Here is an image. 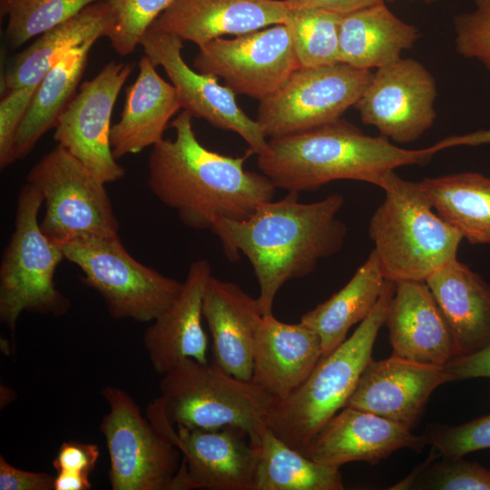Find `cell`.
Returning <instances> with one entry per match:
<instances>
[{
    "label": "cell",
    "instance_id": "1",
    "mask_svg": "<svg viewBox=\"0 0 490 490\" xmlns=\"http://www.w3.org/2000/svg\"><path fill=\"white\" fill-rule=\"evenodd\" d=\"M343 205L340 193L304 203L298 192L289 191L281 200L261 203L245 220L222 219L211 230L230 260L243 254L250 261L262 315L273 313L286 282L310 274L320 260L342 249L348 230L338 213Z\"/></svg>",
    "mask_w": 490,
    "mask_h": 490
},
{
    "label": "cell",
    "instance_id": "2",
    "mask_svg": "<svg viewBox=\"0 0 490 490\" xmlns=\"http://www.w3.org/2000/svg\"><path fill=\"white\" fill-rule=\"evenodd\" d=\"M184 110L172 122L174 139L152 146L148 161V186L153 195L196 230H211L222 219L241 220L263 202L273 200L276 188L264 174L245 170L250 150L240 157L204 147Z\"/></svg>",
    "mask_w": 490,
    "mask_h": 490
},
{
    "label": "cell",
    "instance_id": "3",
    "mask_svg": "<svg viewBox=\"0 0 490 490\" xmlns=\"http://www.w3.org/2000/svg\"><path fill=\"white\" fill-rule=\"evenodd\" d=\"M437 152L400 148L385 136H370L338 119L322 126L268 140L257 166L276 189L310 191L338 180L378 186L384 176L407 165H424Z\"/></svg>",
    "mask_w": 490,
    "mask_h": 490
},
{
    "label": "cell",
    "instance_id": "4",
    "mask_svg": "<svg viewBox=\"0 0 490 490\" xmlns=\"http://www.w3.org/2000/svg\"><path fill=\"white\" fill-rule=\"evenodd\" d=\"M378 187L385 199L369 220L368 235L386 279L426 281L457 259L462 235L435 212L418 181L391 171Z\"/></svg>",
    "mask_w": 490,
    "mask_h": 490
},
{
    "label": "cell",
    "instance_id": "5",
    "mask_svg": "<svg viewBox=\"0 0 490 490\" xmlns=\"http://www.w3.org/2000/svg\"><path fill=\"white\" fill-rule=\"evenodd\" d=\"M395 289L396 283L387 280L376 306L353 334L323 356L291 394L282 399L273 397L267 426L286 444L303 453L319 429L346 406L373 359V347Z\"/></svg>",
    "mask_w": 490,
    "mask_h": 490
},
{
    "label": "cell",
    "instance_id": "6",
    "mask_svg": "<svg viewBox=\"0 0 490 490\" xmlns=\"http://www.w3.org/2000/svg\"><path fill=\"white\" fill-rule=\"evenodd\" d=\"M159 389L160 395L152 402L174 426L211 429L230 426L246 432L254 446L268 426L273 397L216 364L184 359L162 375Z\"/></svg>",
    "mask_w": 490,
    "mask_h": 490
},
{
    "label": "cell",
    "instance_id": "7",
    "mask_svg": "<svg viewBox=\"0 0 490 490\" xmlns=\"http://www.w3.org/2000/svg\"><path fill=\"white\" fill-rule=\"evenodd\" d=\"M44 198L25 183L17 197L15 230L0 265V320L14 332L20 315L63 316L69 299L56 288L55 270L65 259L61 247L41 229L38 212Z\"/></svg>",
    "mask_w": 490,
    "mask_h": 490
},
{
    "label": "cell",
    "instance_id": "8",
    "mask_svg": "<svg viewBox=\"0 0 490 490\" xmlns=\"http://www.w3.org/2000/svg\"><path fill=\"white\" fill-rule=\"evenodd\" d=\"M65 260L79 267L82 281L103 298L110 316L152 322L176 299L183 282L135 260L120 237L58 243Z\"/></svg>",
    "mask_w": 490,
    "mask_h": 490
},
{
    "label": "cell",
    "instance_id": "9",
    "mask_svg": "<svg viewBox=\"0 0 490 490\" xmlns=\"http://www.w3.org/2000/svg\"><path fill=\"white\" fill-rule=\"evenodd\" d=\"M26 182L43 195L42 230L57 243L119 236V221L105 189L78 159L57 144L29 172Z\"/></svg>",
    "mask_w": 490,
    "mask_h": 490
},
{
    "label": "cell",
    "instance_id": "10",
    "mask_svg": "<svg viewBox=\"0 0 490 490\" xmlns=\"http://www.w3.org/2000/svg\"><path fill=\"white\" fill-rule=\"evenodd\" d=\"M109 411L100 423L109 459L113 490H174L182 456L180 449L144 417L122 388L101 391Z\"/></svg>",
    "mask_w": 490,
    "mask_h": 490
},
{
    "label": "cell",
    "instance_id": "11",
    "mask_svg": "<svg viewBox=\"0 0 490 490\" xmlns=\"http://www.w3.org/2000/svg\"><path fill=\"white\" fill-rule=\"evenodd\" d=\"M372 76L371 70L344 63L299 67L260 101L256 121L269 139L332 122L357 103Z\"/></svg>",
    "mask_w": 490,
    "mask_h": 490
},
{
    "label": "cell",
    "instance_id": "12",
    "mask_svg": "<svg viewBox=\"0 0 490 490\" xmlns=\"http://www.w3.org/2000/svg\"><path fill=\"white\" fill-rule=\"evenodd\" d=\"M146 416L181 453L174 490H253L259 450L246 432L174 426L153 403Z\"/></svg>",
    "mask_w": 490,
    "mask_h": 490
},
{
    "label": "cell",
    "instance_id": "13",
    "mask_svg": "<svg viewBox=\"0 0 490 490\" xmlns=\"http://www.w3.org/2000/svg\"><path fill=\"white\" fill-rule=\"evenodd\" d=\"M199 48L193 60L196 71L221 77L235 94L259 101L275 92L300 67L284 24L233 39L216 38Z\"/></svg>",
    "mask_w": 490,
    "mask_h": 490
},
{
    "label": "cell",
    "instance_id": "14",
    "mask_svg": "<svg viewBox=\"0 0 490 490\" xmlns=\"http://www.w3.org/2000/svg\"><path fill=\"white\" fill-rule=\"evenodd\" d=\"M133 65L109 62L80 90L60 115L54 139L105 183L116 181L125 170L111 147L110 125L117 96Z\"/></svg>",
    "mask_w": 490,
    "mask_h": 490
},
{
    "label": "cell",
    "instance_id": "15",
    "mask_svg": "<svg viewBox=\"0 0 490 490\" xmlns=\"http://www.w3.org/2000/svg\"><path fill=\"white\" fill-rule=\"evenodd\" d=\"M436 94L435 78L420 62L399 58L377 69L354 107L380 135L408 143L434 124Z\"/></svg>",
    "mask_w": 490,
    "mask_h": 490
},
{
    "label": "cell",
    "instance_id": "16",
    "mask_svg": "<svg viewBox=\"0 0 490 490\" xmlns=\"http://www.w3.org/2000/svg\"><path fill=\"white\" fill-rule=\"evenodd\" d=\"M145 55L162 66L174 86L181 107L213 126L239 134L249 150L260 155L268 140L256 120L250 118L236 102V94L218 78L191 69L183 60V40L168 33L148 30L141 40Z\"/></svg>",
    "mask_w": 490,
    "mask_h": 490
},
{
    "label": "cell",
    "instance_id": "17",
    "mask_svg": "<svg viewBox=\"0 0 490 490\" xmlns=\"http://www.w3.org/2000/svg\"><path fill=\"white\" fill-rule=\"evenodd\" d=\"M451 381L444 366L423 364L392 354L368 364L345 407L411 428L435 389Z\"/></svg>",
    "mask_w": 490,
    "mask_h": 490
},
{
    "label": "cell",
    "instance_id": "18",
    "mask_svg": "<svg viewBox=\"0 0 490 490\" xmlns=\"http://www.w3.org/2000/svg\"><path fill=\"white\" fill-rule=\"evenodd\" d=\"M425 436L375 414L344 407L313 436L303 454L322 465L339 467L353 461L372 466L402 448L421 451Z\"/></svg>",
    "mask_w": 490,
    "mask_h": 490
},
{
    "label": "cell",
    "instance_id": "19",
    "mask_svg": "<svg viewBox=\"0 0 490 490\" xmlns=\"http://www.w3.org/2000/svg\"><path fill=\"white\" fill-rule=\"evenodd\" d=\"M285 0H174L149 30L172 34L201 47L223 35H241L284 24Z\"/></svg>",
    "mask_w": 490,
    "mask_h": 490
},
{
    "label": "cell",
    "instance_id": "20",
    "mask_svg": "<svg viewBox=\"0 0 490 490\" xmlns=\"http://www.w3.org/2000/svg\"><path fill=\"white\" fill-rule=\"evenodd\" d=\"M211 276L207 260L192 262L176 299L144 331L143 346L161 376L187 358L208 363L202 301Z\"/></svg>",
    "mask_w": 490,
    "mask_h": 490
},
{
    "label": "cell",
    "instance_id": "21",
    "mask_svg": "<svg viewBox=\"0 0 490 490\" xmlns=\"http://www.w3.org/2000/svg\"><path fill=\"white\" fill-rule=\"evenodd\" d=\"M395 283L385 321L393 354L423 364L445 366L456 357V345L426 282Z\"/></svg>",
    "mask_w": 490,
    "mask_h": 490
},
{
    "label": "cell",
    "instance_id": "22",
    "mask_svg": "<svg viewBox=\"0 0 490 490\" xmlns=\"http://www.w3.org/2000/svg\"><path fill=\"white\" fill-rule=\"evenodd\" d=\"M323 357L318 335L302 322L289 324L273 313L257 324L251 382L274 398L291 394Z\"/></svg>",
    "mask_w": 490,
    "mask_h": 490
},
{
    "label": "cell",
    "instance_id": "23",
    "mask_svg": "<svg viewBox=\"0 0 490 490\" xmlns=\"http://www.w3.org/2000/svg\"><path fill=\"white\" fill-rule=\"evenodd\" d=\"M202 313L212 338L214 364L250 381L256 328L262 316L257 298L211 275L203 294Z\"/></svg>",
    "mask_w": 490,
    "mask_h": 490
},
{
    "label": "cell",
    "instance_id": "24",
    "mask_svg": "<svg viewBox=\"0 0 490 490\" xmlns=\"http://www.w3.org/2000/svg\"><path fill=\"white\" fill-rule=\"evenodd\" d=\"M426 282L453 336L456 357L490 345V284L457 259L434 271Z\"/></svg>",
    "mask_w": 490,
    "mask_h": 490
},
{
    "label": "cell",
    "instance_id": "25",
    "mask_svg": "<svg viewBox=\"0 0 490 490\" xmlns=\"http://www.w3.org/2000/svg\"><path fill=\"white\" fill-rule=\"evenodd\" d=\"M144 55L135 82L126 90L118 122L111 128L114 158L138 153L163 139L171 118L181 108L174 86L163 80Z\"/></svg>",
    "mask_w": 490,
    "mask_h": 490
},
{
    "label": "cell",
    "instance_id": "26",
    "mask_svg": "<svg viewBox=\"0 0 490 490\" xmlns=\"http://www.w3.org/2000/svg\"><path fill=\"white\" fill-rule=\"evenodd\" d=\"M114 25L115 15L110 4L99 0L40 34L10 62L2 80V96L14 89L39 84L69 51L87 42L109 37Z\"/></svg>",
    "mask_w": 490,
    "mask_h": 490
},
{
    "label": "cell",
    "instance_id": "27",
    "mask_svg": "<svg viewBox=\"0 0 490 490\" xmlns=\"http://www.w3.org/2000/svg\"><path fill=\"white\" fill-rule=\"evenodd\" d=\"M420 37L416 27L398 18L386 3L343 15L339 63L370 70L389 64Z\"/></svg>",
    "mask_w": 490,
    "mask_h": 490
},
{
    "label": "cell",
    "instance_id": "28",
    "mask_svg": "<svg viewBox=\"0 0 490 490\" xmlns=\"http://www.w3.org/2000/svg\"><path fill=\"white\" fill-rule=\"evenodd\" d=\"M387 281L372 250L342 289L302 315L300 322L318 335L323 356L338 347L347 338L350 328L369 315Z\"/></svg>",
    "mask_w": 490,
    "mask_h": 490
},
{
    "label": "cell",
    "instance_id": "29",
    "mask_svg": "<svg viewBox=\"0 0 490 490\" xmlns=\"http://www.w3.org/2000/svg\"><path fill=\"white\" fill-rule=\"evenodd\" d=\"M436 213L473 245H490V178L464 172L418 181Z\"/></svg>",
    "mask_w": 490,
    "mask_h": 490
},
{
    "label": "cell",
    "instance_id": "30",
    "mask_svg": "<svg viewBox=\"0 0 490 490\" xmlns=\"http://www.w3.org/2000/svg\"><path fill=\"white\" fill-rule=\"evenodd\" d=\"M94 43L90 41L69 51L41 80L15 136V161L26 157L40 138L55 127L76 93Z\"/></svg>",
    "mask_w": 490,
    "mask_h": 490
},
{
    "label": "cell",
    "instance_id": "31",
    "mask_svg": "<svg viewBox=\"0 0 490 490\" xmlns=\"http://www.w3.org/2000/svg\"><path fill=\"white\" fill-rule=\"evenodd\" d=\"M253 490H342L339 467L319 464L277 436L260 433Z\"/></svg>",
    "mask_w": 490,
    "mask_h": 490
},
{
    "label": "cell",
    "instance_id": "32",
    "mask_svg": "<svg viewBox=\"0 0 490 490\" xmlns=\"http://www.w3.org/2000/svg\"><path fill=\"white\" fill-rule=\"evenodd\" d=\"M342 15L316 7H289L288 27L300 67L339 63L338 35Z\"/></svg>",
    "mask_w": 490,
    "mask_h": 490
},
{
    "label": "cell",
    "instance_id": "33",
    "mask_svg": "<svg viewBox=\"0 0 490 490\" xmlns=\"http://www.w3.org/2000/svg\"><path fill=\"white\" fill-rule=\"evenodd\" d=\"M99 0H4L1 15L7 16L5 36L12 48L70 19Z\"/></svg>",
    "mask_w": 490,
    "mask_h": 490
},
{
    "label": "cell",
    "instance_id": "34",
    "mask_svg": "<svg viewBox=\"0 0 490 490\" xmlns=\"http://www.w3.org/2000/svg\"><path fill=\"white\" fill-rule=\"evenodd\" d=\"M392 490H490V470L476 462L461 457H429L404 479L389 487Z\"/></svg>",
    "mask_w": 490,
    "mask_h": 490
},
{
    "label": "cell",
    "instance_id": "35",
    "mask_svg": "<svg viewBox=\"0 0 490 490\" xmlns=\"http://www.w3.org/2000/svg\"><path fill=\"white\" fill-rule=\"evenodd\" d=\"M114 15L115 25L108 37L120 55L132 54L157 17L174 0H107Z\"/></svg>",
    "mask_w": 490,
    "mask_h": 490
},
{
    "label": "cell",
    "instance_id": "36",
    "mask_svg": "<svg viewBox=\"0 0 490 490\" xmlns=\"http://www.w3.org/2000/svg\"><path fill=\"white\" fill-rule=\"evenodd\" d=\"M437 457H463L465 455L490 448V414L456 426H441L426 435Z\"/></svg>",
    "mask_w": 490,
    "mask_h": 490
},
{
    "label": "cell",
    "instance_id": "37",
    "mask_svg": "<svg viewBox=\"0 0 490 490\" xmlns=\"http://www.w3.org/2000/svg\"><path fill=\"white\" fill-rule=\"evenodd\" d=\"M456 52L490 70V0H475L471 12L454 19Z\"/></svg>",
    "mask_w": 490,
    "mask_h": 490
},
{
    "label": "cell",
    "instance_id": "38",
    "mask_svg": "<svg viewBox=\"0 0 490 490\" xmlns=\"http://www.w3.org/2000/svg\"><path fill=\"white\" fill-rule=\"evenodd\" d=\"M37 85L14 89L2 96L0 103V168L12 164L18 128L29 107Z\"/></svg>",
    "mask_w": 490,
    "mask_h": 490
},
{
    "label": "cell",
    "instance_id": "39",
    "mask_svg": "<svg viewBox=\"0 0 490 490\" xmlns=\"http://www.w3.org/2000/svg\"><path fill=\"white\" fill-rule=\"evenodd\" d=\"M100 456L95 444L78 441L64 442L53 460L56 472L69 471L90 475Z\"/></svg>",
    "mask_w": 490,
    "mask_h": 490
},
{
    "label": "cell",
    "instance_id": "40",
    "mask_svg": "<svg viewBox=\"0 0 490 490\" xmlns=\"http://www.w3.org/2000/svg\"><path fill=\"white\" fill-rule=\"evenodd\" d=\"M54 479L44 472L17 468L0 456V490H54Z\"/></svg>",
    "mask_w": 490,
    "mask_h": 490
},
{
    "label": "cell",
    "instance_id": "41",
    "mask_svg": "<svg viewBox=\"0 0 490 490\" xmlns=\"http://www.w3.org/2000/svg\"><path fill=\"white\" fill-rule=\"evenodd\" d=\"M452 381L475 377H490V345L462 357H456L444 366Z\"/></svg>",
    "mask_w": 490,
    "mask_h": 490
},
{
    "label": "cell",
    "instance_id": "42",
    "mask_svg": "<svg viewBox=\"0 0 490 490\" xmlns=\"http://www.w3.org/2000/svg\"><path fill=\"white\" fill-rule=\"evenodd\" d=\"M289 7H316L347 15L393 0H285Z\"/></svg>",
    "mask_w": 490,
    "mask_h": 490
},
{
    "label": "cell",
    "instance_id": "43",
    "mask_svg": "<svg viewBox=\"0 0 490 490\" xmlns=\"http://www.w3.org/2000/svg\"><path fill=\"white\" fill-rule=\"evenodd\" d=\"M490 143V129L479 130L469 133L448 136L435 144L436 152L456 146H479Z\"/></svg>",
    "mask_w": 490,
    "mask_h": 490
},
{
    "label": "cell",
    "instance_id": "44",
    "mask_svg": "<svg viewBox=\"0 0 490 490\" xmlns=\"http://www.w3.org/2000/svg\"><path fill=\"white\" fill-rule=\"evenodd\" d=\"M54 490H89L92 488L90 475L69 472H56Z\"/></svg>",
    "mask_w": 490,
    "mask_h": 490
},
{
    "label": "cell",
    "instance_id": "45",
    "mask_svg": "<svg viewBox=\"0 0 490 490\" xmlns=\"http://www.w3.org/2000/svg\"><path fill=\"white\" fill-rule=\"evenodd\" d=\"M411 1H413V0H411ZM423 1L426 2V3H427V4H429V3L435 2L436 0H423Z\"/></svg>",
    "mask_w": 490,
    "mask_h": 490
},
{
    "label": "cell",
    "instance_id": "46",
    "mask_svg": "<svg viewBox=\"0 0 490 490\" xmlns=\"http://www.w3.org/2000/svg\"><path fill=\"white\" fill-rule=\"evenodd\" d=\"M2 1H4V0H0V2H2Z\"/></svg>",
    "mask_w": 490,
    "mask_h": 490
}]
</instances>
